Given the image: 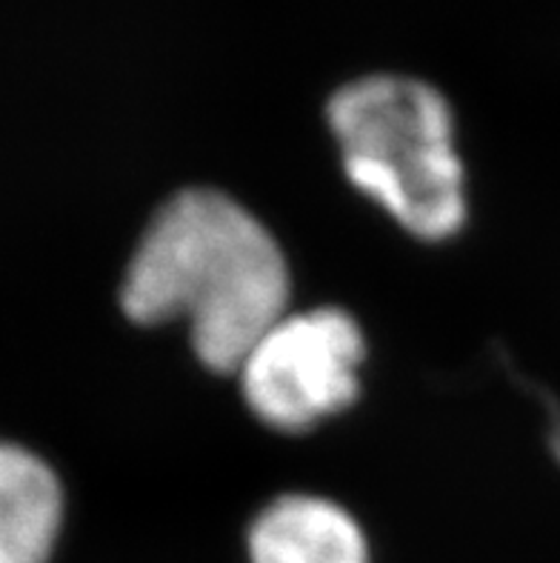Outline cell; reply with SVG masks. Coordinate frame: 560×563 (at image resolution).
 Instances as JSON below:
<instances>
[{
	"label": "cell",
	"instance_id": "6da1fadb",
	"mask_svg": "<svg viewBox=\"0 0 560 563\" xmlns=\"http://www.w3.org/2000/svg\"><path fill=\"white\" fill-rule=\"evenodd\" d=\"M138 323L186 321L209 369L238 372L289 312V266L270 229L229 195L186 189L157 209L123 275Z\"/></svg>",
	"mask_w": 560,
	"mask_h": 563
},
{
	"label": "cell",
	"instance_id": "7a4b0ae2",
	"mask_svg": "<svg viewBox=\"0 0 560 563\" xmlns=\"http://www.w3.org/2000/svg\"><path fill=\"white\" fill-rule=\"evenodd\" d=\"M347 178L426 241L454 235L466 214L463 166L447 98L424 80L375 75L329 100Z\"/></svg>",
	"mask_w": 560,
	"mask_h": 563
},
{
	"label": "cell",
	"instance_id": "3957f363",
	"mask_svg": "<svg viewBox=\"0 0 560 563\" xmlns=\"http://www.w3.org/2000/svg\"><path fill=\"white\" fill-rule=\"evenodd\" d=\"M361 327L334 307L286 312L243 357L241 386L263 423L304 432L358 398Z\"/></svg>",
	"mask_w": 560,
	"mask_h": 563
},
{
	"label": "cell",
	"instance_id": "277c9868",
	"mask_svg": "<svg viewBox=\"0 0 560 563\" xmlns=\"http://www.w3.org/2000/svg\"><path fill=\"white\" fill-rule=\"evenodd\" d=\"M249 563H370L352 515L315 495H286L257 515Z\"/></svg>",
	"mask_w": 560,
	"mask_h": 563
},
{
	"label": "cell",
	"instance_id": "5b68a950",
	"mask_svg": "<svg viewBox=\"0 0 560 563\" xmlns=\"http://www.w3.org/2000/svg\"><path fill=\"white\" fill-rule=\"evenodd\" d=\"M64 518L55 472L18 443L0 441V563H46Z\"/></svg>",
	"mask_w": 560,
	"mask_h": 563
}]
</instances>
